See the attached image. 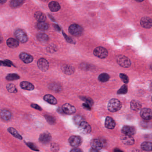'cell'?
<instances>
[{
  "mask_svg": "<svg viewBox=\"0 0 152 152\" xmlns=\"http://www.w3.org/2000/svg\"><path fill=\"white\" fill-rule=\"evenodd\" d=\"M69 142L72 147H79L82 143L83 140L81 137L78 136H72L69 138Z\"/></svg>",
  "mask_w": 152,
  "mask_h": 152,
  "instance_id": "52a82bcc",
  "label": "cell"
},
{
  "mask_svg": "<svg viewBox=\"0 0 152 152\" xmlns=\"http://www.w3.org/2000/svg\"><path fill=\"white\" fill-rule=\"evenodd\" d=\"M26 145L29 148H30L32 150L35 151H39L38 148H37V146L34 143L29 142L26 143Z\"/></svg>",
  "mask_w": 152,
  "mask_h": 152,
  "instance_id": "ab89813d",
  "label": "cell"
},
{
  "mask_svg": "<svg viewBox=\"0 0 152 152\" xmlns=\"http://www.w3.org/2000/svg\"><path fill=\"white\" fill-rule=\"evenodd\" d=\"M93 54L95 56L98 58L101 59H104L108 57V52L107 49L103 47L99 46L94 50Z\"/></svg>",
  "mask_w": 152,
  "mask_h": 152,
  "instance_id": "277c9868",
  "label": "cell"
},
{
  "mask_svg": "<svg viewBox=\"0 0 152 152\" xmlns=\"http://www.w3.org/2000/svg\"><path fill=\"white\" fill-rule=\"evenodd\" d=\"M120 77L122 81L123 82H124V83L127 84L129 82V78L127 75H126L124 73H120Z\"/></svg>",
  "mask_w": 152,
  "mask_h": 152,
  "instance_id": "74e56055",
  "label": "cell"
},
{
  "mask_svg": "<svg viewBox=\"0 0 152 152\" xmlns=\"http://www.w3.org/2000/svg\"><path fill=\"white\" fill-rule=\"evenodd\" d=\"M128 92V86L126 85H124L118 90L117 93L118 94H126Z\"/></svg>",
  "mask_w": 152,
  "mask_h": 152,
  "instance_id": "8d00e7d4",
  "label": "cell"
},
{
  "mask_svg": "<svg viewBox=\"0 0 152 152\" xmlns=\"http://www.w3.org/2000/svg\"><path fill=\"white\" fill-rule=\"evenodd\" d=\"M122 133L124 135L128 136H133L136 133V129L135 127L132 126L125 125L122 128Z\"/></svg>",
  "mask_w": 152,
  "mask_h": 152,
  "instance_id": "8fae6325",
  "label": "cell"
},
{
  "mask_svg": "<svg viewBox=\"0 0 152 152\" xmlns=\"http://www.w3.org/2000/svg\"><path fill=\"white\" fill-rule=\"evenodd\" d=\"M7 1V0H0V4H3Z\"/></svg>",
  "mask_w": 152,
  "mask_h": 152,
  "instance_id": "f907efd6",
  "label": "cell"
},
{
  "mask_svg": "<svg viewBox=\"0 0 152 152\" xmlns=\"http://www.w3.org/2000/svg\"><path fill=\"white\" fill-rule=\"evenodd\" d=\"M19 78L20 76L16 73H9L8 74L6 77V80L9 81L17 80Z\"/></svg>",
  "mask_w": 152,
  "mask_h": 152,
  "instance_id": "d6a6232c",
  "label": "cell"
},
{
  "mask_svg": "<svg viewBox=\"0 0 152 152\" xmlns=\"http://www.w3.org/2000/svg\"><path fill=\"white\" fill-rule=\"evenodd\" d=\"M120 140L122 143L128 145H132L135 143V140L132 136L123 135L120 137Z\"/></svg>",
  "mask_w": 152,
  "mask_h": 152,
  "instance_id": "5bb4252c",
  "label": "cell"
},
{
  "mask_svg": "<svg viewBox=\"0 0 152 152\" xmlns=\"http://www.w3.org/2000/svg\"><path fill=\"white\" fill-rule=\"evenodd\" d=\"M36 27L39 30L45 31L48 29L49 25L45 22H38L36 25Z\"/></svg>",
  "mask_w": 152,
  "mask_h": 152,
  "instance_id": "83f0119b",
  "label": "cell"
},
{
  "mask_svg": "<svg viewBox=\"0 0 152 152\" xmlns=\"http://www.w3.org/2000/svg\"><path fill=\"white\" fill-rule=\"evenodd\" d=\"M31 106L32 108H34V109H36L37 110H40V111L42 110L41 107L39 106L38 105H37V104L33 103V104H31Z\"/></svg>",
  "mask_w": 152,
  "mask_h": 152,
  "instance_id": "7bdbcfd3",
  "label": "cell"
},
{
  "mask_svg": "<svg viewBox=\"0 0 152 152\" xmlns=\"http://www.w3.org/2000/svg\"><path fill=\"white\" fill-rule=\"evenodd\" d=\"M3 41V38L1 37V36H0V43H1Z\"/></svg>",
  "mask_w": 152,
  "mask_h": 152,
  "instance_id": "816d5d0a",
  "label": "cell"
},
{
  "mask_svg": "<svg viewBox=\"0 0 152 152\" xmlns=\"http://www.w3.org/2000/svg\"><path fill=\"white\" fill-rule=\"evenodd\" d=\"M63 35H64V36L65 39H66V40H67V42H69L70 43H74L73 41L72 40V39H71V38H70L69 37H68L67 35H66V34H65L64 33H63Z\"/></svg>",
  "mask_w": 152,
  "mask_h": 152,
  "instance_id": "b9f144b4",
  "label": "cell"
},
{
  "mask_svg": "<svg viewBox=\"0 0 152 152\" xmlns=\"http://www.w3.org/2000/svg\"><path fill=\"white\" fill-rule=\"evenodd\" d=\"M61 69L64 73L67 75H71L73 74L75 72V69L74 67L70 65H63L62 66Z\"/></svg>",
  "mask_w": 152,
  "mask_h": 152,
  "instance_id": "ffe728a7",
  "label": "cell"
},
{
  "mask_svg": "<svg viewBox=\"0 0 152 152\" xmlns=\"http://www.w3.org/2000/svg\"><path fill=\"white\" fill-rule=\"evenodd\" d=\"M45 117L46 121L50 124H56V120L55 117L49 115H45Z\"/></svg>",
  "mask_w": 152,
  "mask_h": 152,
  "instance_id": "e575fe53",
  "label": "cell"
},
{
  "mask_svg": "<svg viewBox=\"0 0 152 152\" xmlns=\"http://www.w3.org/2000/svg\"><path fill=\"white\" fill-rule=\"evenodd\" d=\"M83 106L84 108L87 109L88 110H90L91 107L89 105L87 104H83Z\"/></svg>",
  "mask_w": 152,
  "mask_h": 152,
  "instance_id": "bcb514c9",
  "label": "cell"
},
{
  "mask_svg": "<svg viewBox=\"0 0 152 152\" xmlns=\"http://www.w3.org/2000/svg\"><path fill=\"white\" fill-rule=\"evenodd\" d=\"M62 110L63 113L67 115L73 114L75 113L76 111L75 107L68 103H66L63 105L62 106Z\"/></svg>",
  "mask_w": 152,
  "mask_h": 152,
  "instance_id": "ba28073f",
  "label": "cell"
},
{
  "mask_svg": "<svg viewBox=\"0 0 152 152\" xmlns=\"http://www.w3.org/2000/svg\"><path fill=\"white\" fill-rule=\"evenodd\" d=\"M110 78V76L106 73H101L98 77V80L99 81L102 82H105L108 81Z\"/></svg>",
  "mask_w": 152,
  "mask_h": 152,
  "instance_id": "1f68e13d",
  "label": "cell"
},
{
  "mask_svg": "<svg viewBox=\"0 0 152 152\" xmlns=\"http://www.w3.org/2000/svg\"><path fill=\"white\" fill-rule=\"evenodd\" d=\"M6 88L8 91L11 93L15 94L18 92L17 88L16 87L15 85L13 84H9L6 86Z\"/></svg>",
  "mask_w": 152,
  "mask_h": 152,
  "instance_id": "836d02e7",
  "label": "cell"
},
{
  "mask_svg": "<svg viewBox=\"0 0 152 152\" xmlns=\"http://www.w3.org/2000/svg\"><path fill=\"white\" fill-rule=\"evenodd\" d=\"M0 117L3 121H9L12 118L11 113L7 109H4L0 112Z\"/></svg>",
  "mask_w": 152,
  "mask_h": 152,
  "instance_id": "2e32d148",
  "label": "cell"
},
{
  "mask_svg": "<svg viewBox=\"0 0 152 152\" xmlns=\"http://www.w3.org/2000/svg\"><path fill=\"white\" fill-rule=\"evenodd\" d=\"M55 48L52 47V46H50L48 47L47 48V51L49 52H52L55 51L56 49H55Z\"/></svg>",
  "mask_w": 152,
  "mask_h": 152,
  "instance_id": "f6af8a7d",
  "label": "cell"
},
{
  "mask_svg": "<svg viewBox=\"0 0 152 152\" xmlns=\"http://www.w3.org/2000/svg\"><path fill=\"white\" fill-rule=\"evenodd\" d=\"M37 65L40 70L43 72L47 71L49 68V64L48 62L44 58L39 59L37 62Z\"/></svg>",
  "mask_w": 152,
  "mask_h": 152,
  "instance_id": "30bf717a",
  "label": "cell"
},
{
  "mask_svg": "<svg viewBox=\"0 0 152 152\" xmlns=\"http://www.w3.org/2000/svg\"><path fill=\"white\" fill-rule=\"evenodd\" d=\"M114 152H124L123 151H122L121 149H115L114 150Z\"/></svg>",
  "mask_w": 152,
  "mask_h": 152,
  "instance_id": "681fc988",
  "label": "cell"
},
{
  "mask_svg": "<svg viewBox=\"0 0 152 152\" xmlns=\"http://www.w3.org/2000/svg\"><path fill=\"white\" fill-rule=\"evenodd\" d=\"M140 116L145 120H151L152 117V110L149 108H143L140 112Z\"/></svg>",
  "mask_w": 152,
  "mask_h": 152,
  "instance_id": "9c48e42d",
  "label": "cell"
},
{
  "mask_svg": "<svg viewBox=\"0 0 152 152\" xmlns=\"http://www.w3.org/2000/svg\"><path fill=\"white\" fill-rule=\"evenodd\" d=\"M140 24L142 27L143 28L145 29H150L152 27V19L149 17L145 16L141 19Z\"/></svg>",
  "mask_w": 152,
  "mask_h": 152,
  "instance_id": "7c38bea8",
  "label": "cell"
},
{
  "mask_svg": "<svg viewBox=\"0 0 152 152\" xmlns=\"http://www.w3.org/2000/svg\"><path fill=\"white\" fill-rule=\"evenodd\" d=\"M78 126L79 130L80 133L84 134H89L92 131L91 125L85 121L81 122Z\"/></svg>",
  "mask_w": 152,
  "mask_h": 152,
  "instance_id": "8992f818",
  "label": "cell"
},
{
  "mask_svg": "<svg viewBox=\"0 0 152 152\" xmlns=\"http://www.w3.org/2000/svg\"><path fill=\"white\" fill-rule=\"evenodd\" d=\"M70 152H83L81 149L79 148H74L73 149H71Z\"/></svg>",
  "mask_w": 152,
  "mask_h": 152,
  "instance_id": "ee69618b",
  "label": "cell"
},
{
  "mask_svg": "<svg viewBox=\"0 0 152 152\" xmlns=\"http://www.w3.org/2000/svg\"><path fill=\"white\" fill-rule=\"evenodd\" d=\"M136 1H137V2H142L144 1V0H135Z\"/></svg>",
  "mask_w": 152,
  "mask_h": 152,
  "instance_id": "f5cc1de1",
  "label": "cell"
},
{
  "mask_svg": "<svg viewBox=\"0 0 152 152\" xmlns=\"http://www.w3.org/2000/svg\"><path fill=\"white\" fill-rule=\"evenodd\" d=\"M37 38L40 42L45 43L48 41L49 37V36L45 33H40L37 34Z\"/></svg>",
  "mask_w": 152,
  "mask_h": 152,
  "instance_id": "484cf974",
  "label": "cell"
},
{
  "mask_svg": "<svg viewBox=\"0 0 152 152\" xmlns=\"http://www.w3.org/2000/svg\"><path fill=\"white\" fill-rule=\"evenodd\" d=\"M52 138L51 135L48 132H46L40 135L39 136V141L42 144H48L52 140Z\"/></svg>",
  "mask_w": 152,
  "mask_h": 152,
  "instance_id": "4fadbf2b",
  "label": "cell"
},
{
  "mask_svg": "<svg viewBox=\"0 0 152 152\" xmlns=\"http://www.w3.org/2000/svg\"><path fill=\"white\" fill-rule=\"evenodd\" d=\"M142 105L139 101L133 100L130 102V108L132 110L135 111H138L141 108Z\"/></svg>",
  "mask_w": 152,
  "mask_h": 152,
  "instance_id": "7402d4cb",
  "label": "cell"
},
{
  "mask_svg": "<svg viewBox=\"0 0 152 152\" xmlns=\"http://www.w3.org/2000/svg\"><path fill=\"white\" fill-rule=\"evenodd\" d=\"M91 145L92 146V148L100 150L103 148L104 144L103 142L100 139H94L91 142Z\"/></svg>",
  "mask_w": 152,
  "mask_h": 152,
  "instance_id": "e0dca14e",
  "label": "cell"
},
{
  "mask_svg": "<svg viewBox=\"0 0 152 152\" xmlns=\"http://www.w3.org/2000/svg\"><path fill=\"white\" fill-rule=\"evenodd\" d=\"M90 152H100L99 150H98V149H95L93 148H92L91 149H90Z\"/></svg>",
  "mask_w": 152,
  "mask_h": 152,
  "instance_id": "7dc6e473",
  "label": "cell"
},
{
  "mask_svg": "<svg viewBox=\"0 0 152 152\" xmlns=\"http://www.w3.org/2000/svg\"><path fill=\"white\" fill-rule=\"evenodd\" d=\"M116 123L113 118L110 117H106L105 121V126L108 129L112 130L115 127Z\"/></svg>",
  "mask_w": 152,
  "mask_h": 152,
  "instance_id": "ac0fdd59",
  "label": "cell"
},
{
  "mask_svg": "<svg viewBox=\"0 0 152 152\" xmlns=\"http://www.w3.org/2000/svg\"><path fill=\"white\" fill-rule=\"evenodd\" d=\"M48 87L50 90L56 92H59L62 90V87L60 85L57 83L50 84Z\"/></svg>",
  "mask_w": 152,
  "mask_h": 152,
  "instance_id": "4dcf8cb0",
  "label": "cell"
},
{
  "mask_svg": "<svg viewBox=\"0 0 152 152\" xmlns=\"http://www.w3.org/2000/svg\"><path fill=\"white\" fill-rule=\"evenodd\" d=\"M7 45L11 48L18 47L19 45V41L13 38H9L6 41Z\"/></svg>",
  "mask_w": 152,
  "mask_h": 152,
  "instance_id": "44dd1931",
  "label": "cell"
},
{
  "mask_svg": "<svg viewBox=\"0 0 152 152\" xmlns=\"http://www.w3.org/2000/svg\"><path fill=\"white\" fill-rule=\"evenodd\" d=\"M34 17L38 22H45L46 19V16L40 11L36 12L34 14Z\"/></svg>",
  "mask_w": 152,
  "mask_h": 152,
  "instance_id": "d4e9b609",
  "label": "cell"
},
{
  "mask_svg": "<svg viewBox=\"0 0 152 152\" xmlns=\"http://www.w3.org/2000/svg\"><path fill=\"white\" fill-rule=\"evenodd\" d=\"M116 61L117 63L124 68H129L131 66V62L130 59L123 55L117 56Z\"/></svg>",
  "mask_w": 152,
  "mask_h": 152,
  "instance_id": "3957f363",
  "label": "cell"
},
{
  "mask_svg": "<svg viewBox=\"0 0 152 152\" xmlns=\"http://www.w3.org/2000/svg\"><path fill=\"white\" fill-rule=\"evenodd\" d=\"M122 105L121 102L117 99L112 98L109 101L108 104V109L112 113L119 111L122 108Z\"/></svg>",
  "mask_w": 152,
  "mask_h": 152,
  "instance_id": "6da1fadb",
  "label": "cell"
},
{
  "mask_svg": "<svg viewBox=\"0 0 152 152\" xmlns=\"http://www.w3.org/2000/svg\"><path fill=\"white\" fill-rule=\"evenodd\" d=\"M24 2V0H12L10 2V6L13 8H16L21 6Z\"/></svg>",
  "mask_w": 152,
  "mask_h": 152,
  "instance_id": "4316f807",
  "label": "cell"
},
{
  "mask_svg": "<svg viewBox=\"0 0 152 152\" xmlns=\"http://www.w3.org/2000/svg\"><path fill=\"white\" fill-rule=\"evenodd\" d=\"M69 33L71 35L75 37H79L83 34V29L81 26L77 24H74L71 25L69 26Z\"/></svg>",
  "mask_w": 152,
  "mask_h": 152,
  "instance_id": "7a4b0ae2",
  "label": "cell"
},
{
  "mask_svg": "<svg viewBox=\"0 0 152 152\" xmlns=\"http://www.w3.org/2000/svg\"><path fill=\"white\" fill-rule=\"evenodd\" d=\"M51 149L52 151H54V152L58 151L59 150V146L56 143H53L51 145Z\"/></svg>",
  "mask_w": 152,
  "mask_h": 152,
  "instance_id": "60d3db41",
  "label": "cell"
},
{
  "mask_svg": "<svg viewBox=\"0 0 152 152\" xmlns=\"http://www.w3.org/2000/svg\"><path fill=\"white\" fill-rule=\"evenodd\" d=\"M20 87L23 90H27L32 91L34 89V85H33L30 82L28 81H22L20 83Z\"/></svg>",
  "mask_w": 152,
  "mask_h": 152,
  "instance_id": "d6986e66",
  "label": "cell"
},
{
  "mask_svg": "<svg viewBox=\"0 0 152 152\" xmlns=\"http://www.w3.org/2000/svg\"><path fill=\"white\" fill-rule=\"evenodd\" d=\"M54 27H55V29H56L57 30H58V31H59L60 30V27H59V26L58 25H54Z\"/></svg>",
  "mask_w": 152,
  "mask_h": 152,
  "instance_id": "c3c4849f",
  "label": "cell"
},
{
  "mask_svg": "<svg viewBox=\"0 0 152 152\" xmlns=\"http://www.w3.org/2000/svg\"><path fill=\"white\" fill-rule=\"evenodd\" d=\"M73 120H74L75 123L76 124V125H79L80 124L81 122L82 121H84V118L79 115H76L73 118Z\"/></svg>",
  "mask_w": 152,
  "mask_h": 152,
  "instance_id": "d590c367",
  "label": "cell"
},
{
  "mask_svg": "<svg viewBox=\"0 0 152 152\" xmlns=\"http://www.w3.org/2000/svg\"><path fill=\"white\" fill-rule=\"evenodd\" d=\"M8 131L10 134H11L13 136L19 139V140H22V137L18 133V131L13 127H9L8 128Z\"/></svg>",
  "mask_w": 152,
  "mask_h": 152,
  "instance_id": "f546056e",
  "label": "cell"
},
{
  "mask_svg": "<svg viewBox=\"0 0 152 152\" xmlns=\"http://www.w3.org/2000/svg\"><path fill=\"white\" fill-rule=\"evenodd\" d=\"M49 8L52 12H57L61 9L60 5L58 2L52 1L49 4Z\"/></svg>",
  "mask_w": 152,
  "mask_h": 152,
  "instance_id": "603a6c76",
  "label": "cell"
},
{
  "mask_svg": "<svg viewBox=\"0 0 152 152\" xmlns=\"http://www.w3.org/2000/svg\"><path fill=\"white\" fill-rule=\"evenodd\" d=\"M43 99L49 104L52 105H56L57 103L56 99L53 96L50 94H46L44 96Z\"/></svg>",
  "mask_w": 152,
  "mask_h": 152,
  "instance_id": "cb8c5ba5",
  "label": "cell"
},
{
  "mask_svg": "<svg viewBox=\"0 0 152 152\" xmlns=\"http://www.w3.org/2000/svg\"><path fill=\"white\" fill-rule=\"evenodd\" d=\"M152 142H145L142 143L141 145V148L145 151H151L152 150Z\"/></svg>",
  "mask_w": 152,
  "mask_h": 152,
  "instance_id": "f1b7e54d",
  "label": "cell"
},
{
  "mask_svg": "<svg viewBox=\"0 0 152 152\" xmlns=\"http://www.w3.org/2000/svg\"><path fill=\"white\" fill-rule=\"evenodd\" d=\"M15 36L17 39L22 43H25L28 41V36L25 31L22 29H18L15 33Z\"/></svg>",
  "mask_w": 152,
  "mask_h": 152,
  "instance_id": "5b68a950",
  "label": "cell"
},
{
  "mask_svg": "<svg viewBox=\"0 0 152 152\" xmlns=\"http://www.w3.org/2000/svg\"><path fill=\"white\" fill-rule=\"evenodd\" d=\"M80 98L82 100H83V101H85L89 105H93V101L91 98H89V97L87 98V97H81Z\"/></svg>",
  "mask_w": 152,
  "mask_h": 152,
  "instance_id": "f35d334b",
  "label": "cell"
},
{
  "mask_svg": "<svg viewBox=\"0 0 152 152\" xmlns=\"http://www.w3.org/2000/svg\"><path fill=\"white\" fill-rule=\"evenodd\" d=\"M19 58L23 62L26 64H29L32 62L34 60V58L32 56L25 52H21V54H20Z\"/></svg>",
  "mask_w": 152,
  "mask_h": 152,
  "instance_id": "9a60e30c",
  "label": "cell"
}]
</instances>
